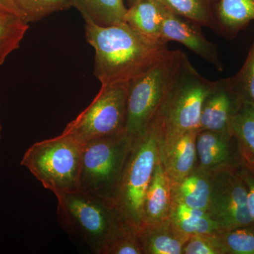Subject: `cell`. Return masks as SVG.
Returning a JSON list of instances; mask_svg holds the SVG:
<instances>
[{"label":"cell","instance_id":"cell-1","mask_svg":"<svg viewBox=\"0 0 254 254\" xmlns=\"http://www.w3.org/2000/svg\"><path fill=\"white\" fill-rule=\"evenodd\" d=\"M87 41L95 50V76L101 85L129 83L166 56L168 43L141 36L127 23L100 26L86 23Z\"/></svg>","mask_w":254,"mask_h":254},{"label":"cell","instance_id":"cell-2","mask_svg":"<svg viewBox=\"0 0 254 254\" xmlns=\"http://www.w3.org/2000/svg\"><path fill=\"white\" fill-rule=\"evenodd\" d=\"M215 82L202 76L187 57L155 115L161 130L160 145L198 130L202 107Z\"/></svg>","mask_w":254,"mask_h":254},{"label":"cell","instance_id":"cell-3","mask_svg":"<svg viewBox=\"0 0 254 254\" xmlns=\"http://www.w3.org/2000/svg\"><path fill=\"white\" fill-rule=\"evenodd\" d=\"M160 124L153 118L146 131L133 140L114 203L125 220L138 228L147 190L160 156Z\"/></svg>","mask_w":254,"mask_h":254},{"label":"cell","instance_id":"cell-4","mask_svg":"<svg viewBox=\"0 0 254 254\" xmlns=\"http://www.w3.org/2000/svg\"><path fill=\"white\" fill-rule=\"evenodd\" d=\"M55 195L62 226L93 253L102 254L113 229L124 218L114 200L80 190Z\"/></svg>","mask_w":254,"mask_h":254},{"label":"cell","instance_id":"cell-5","mask_svg":"<svg viewBox=\"0 0 254 254\" xmlns=\"http://www.w3.org/2000/svg\"><path fill=\"white\" fill-rule=\"evenodd\" d=\"M83 145L67 135L33 143L21 165L54 194L78 190Z\"/></svg>","mask_w":254,"mask_h":254},{"label":"cell","instance_id":"cell-6","mask_svg":"<svg viewBox=\"0 0 254 254\" xmlns=\"http://www.w3.org/2000/svg\"><path fill=\"white\" fill-rule=\"evenodd\" d=\"M187 55L170 50L165 58L128 83L125 133L136 139L145 133Z\"/></svg>","mask_w":254,"mask_h":254},{"label":"cell","instance_id":"cell-7","mask_svg":"<svg viewBox=\"0 0 254 254\" xmlns=\"http://www.w3.org/2000/svg\"><path fill=\"white\" fill-rule=\"evenodd\" d=\"M131 143L123 133L83 145L78 190L114 200Z\"/></svg>","mask_w":254,"mask_h":254},{"label":"cell","instance_id":"cell-8","mask_svg":"<svg viewBox=\"0 0 254 254\" xmlns=\"http://www.w3.org/2000/svg\"><path fill=\"white\" fill-rule=\"evenodd\" d=\"M128 86V83L101 85L91 104L62 133L83 145L125 133Z\"/></svg>","mask_w":254,"mask_h":254},{"label":"cell","instance_id":"cell-9","mask_svg":"<svg viewBox=\"0 0 254 254\" xmlns=\"http://www.w3.org/2000/svg\"><path fill=\"white\" fill-rule=\"evenodd\" d=\"M241 165L212 173L208 212L222 230L254 224L247 205V187Z\"/></svg>","mask_w":254,"mask_h":254},{"label":"cell","instance_id":"cell-10","mask_svg":"<svg viewBox=\"0 0 254 254\" xmlns=\"http://www.w3.org/2000/svg\"><path fill=\"white\" fill-rule=\"evenodd\" d=\"M201 28L168 9L162 26L161 38L166 43L175 41L181 43L213 66L217 71H222L223 64L219 56L218 46L207 39Z\"/></svg>","mask_w":254,"mask_h":254},{"label":"cell","instance_id":"cell-11","mask_svg":"<svg viewBox=\"0 0 254 254\" xmlns=\"http://www.w3.org/2000/svg\"><path fill=\"white\" fill-rule=\"evenodd\" d=\"M243 103L230 77L218 80L205 98L197 132L230 129V120Z\"/></svg>","mask_w":254,"mask_h":254},{"label":"cell","instance_id":"cell-12","mask_svg":"<svg viewBox=\"0 0 254 254\" xmlns=\"http://www.w3.org/2000/svg\"><path fill=\"white\" fill-rule=\"evenodd\" d=\"M195 145L196 168L209 173L242 164L236 140L230 129L197 132Z\"/></svg>","mask_w":254,"mask_h":254},{"label":"cell","instance_id":"cell-13","mask_svg":"<svg viewBox=\"0 0 254 254\" xmlns=\"http://www.w3.org/2000/svg\"><path fill=\"white\" fill-rule=\"evenodd\" d=\"M196 135L195 130L188 131L160 145V158L172 185L182 181L196 168Z\"/></svg>","mask_w":254,"mask_h":254},{"label":"cell","instance_id":"cell-14","mask_svg":"<svg viewBox=\"0 0 254 254\" xmlns=\"http://www.w3.org/2000/svg\"><path fill=\"white\" fill-rule=\"evenodd\" d=\"M172 205L171 182L159 156L145 194L141 225H155L168 220Z\"/></svg>","mask_w":254,"mask_h":254},{"label":"cell","instance_id":"cell-15","mask_svg":"<svg viewBox=\"0 0 254 254\" xmlns=\"http://www.w3.org/2000/svg\"><path fill=\"white\" fill-rule=\"evenodd\" d=\"M137 235L143 254H182L190 238L177 230L170 219L155 225H141Z\"/></svg>","mask_w":254,"mask_h":254},{"label":"cell","instance_id":"cell-16","mask_svg":"<svg viewBox=\"0 0 254 254\" xmlns=\"http://www.w3.org/2000/svg\"><path fill=\"white\" fill-rule=\"evenodd\" d=\"M168 9L159 0H140L127 8L125 22L145 38L163 41L162 26Z\"/></svg>","mask_w":254,"mask_h":254},{"label":"cell","instance_id":"cell-17","mask_svg":"<svg viewBox=\"0 0 254 254\" xmlns=\"http://www.w3.org/2000/svg\"><path fill=\"white\" fill-rule=\"evenodd\" d=\"M213 174L196 168L182 181L172 185L173 201L208 210Z\"/></svg>","mask_w":254,"mask_h":254},{"label":"cell","instance_id":"cell-18","mask_svg":"<svg viewBox=\"0 0 254 254\" xmlns=\"http://www.w3.org/2000/svg\"><path fill=\"white\" fill-rule=\"evenodd\" d=\"M217 21L218 34L234 39L254 21V0H220Z\"/></svg>","mask_w":254,"mask_h":254},{"label":"cell","instance_id":"cell-19","mask_svg":"<svg viewBox=\"0 0 254 254\" xmlns=\"http://www.w3.org/2000/svg\"><path fill=\"white\" fill-rule=\"evenodd\" d=\"M169 219L177 230L189 237L216 235L222 231L208 210L190 208L177 202L173 201Z\"/></svg>","mask_w":254,"mask_h":254},{"label":"cell","instance_id":"cell-20","mask_svg":"<svg viewBox=\"0 0 254 254\" xmlns=\"http://www.w3.org/2000/svg\"><path fill=\"white\" fill-rule=\"evenodd\" d=\"M86 23L100 26L125 22L127 8L125 0H71Z\"/></svg>","mask_w":254,"mask_h":254},{"label":"cell","instance_id":"cell-21","mask_svg":"<svg viewBox=\"0 0 254 254\" xmlns=\"http://www.w3.org/2000/svg\"><path fill=\"white\" fill-rule=\"evenodd\" d=\"M230 130L236 140L242 164L254 170V105L244 101L230 120Z\"/></svg>","mask_w":254,"mask_h":254},{"label":"cell","instance_id":"cell-22","mask_svg":"<svg viewBox=\"0 0 254 254\" xmlns=\"http://www.w3.org/2000/svg\"><path fill=\"white\" fill-rule=\"evenodd\" d=\"M172 12L218 33L220 0H159Z\"/></svg>","mask_w":254,"mask_h":254},{"label":"cell","instance_id":"cell-23","mask_svg":"<svg viewBox=\"0 0 254 254\" xmlns=\"http://www.w3.org/2000/svg\"><path fill=\"white\" fill-rule=\"evenodd\" d=\"M28 29V22L17 14L0 10V66L18 48Z\"/></svg>","mask_w":254,"mask_h":254},{"label":"cell","instance_id":"cell-24","mask_svg":"<svg viewBox=\"0 0 254 254\" xmlns=\"http://www.w3.org/2000/svg\"><path fill=\"white\" fill-rule=\"evenodd\" d=\"M102 254H143L137 228L122 219L113 229Z\"/></svg>","mask_w":254,"mask_h":254},{"label":"cell","instance_id":"cell-25","mask_svg":"<svg viewBox=\"0 0 254 254\" xmlns=\"http://www.w3.org/2000/svg\"><path fill=\"white\" fill-rule=\"evenodd\" d=\"M217 235L223 254H254V224L222 230Z\"/></svg>","mask_w":254,"mask_h":254},{"label":"cell","instance_id":"cell-26","mask_svg":"<svg viewBox=\"0 0 254 254\" xmlns=\"http://www.w3.org/2000/svg\"><path fill=\"white\" fill-rule=\"evenodd\" d=\"M27 22L39 21L57 11L72 6L71 0H12Z\"/></svg>","mask_w":254,"mask_h":254},{"label":"cell","instance_id":"cell-27","mask_svg":"<svg viewBox=\"0 0 254 254\" xmlns=\"http://www.w3.org/2000/svg\"><path fill=\"white\" fill-rule=\"evenodd\" d=\"M230 78L234 88L242 100L254 105V37L250 51L240 71Z\"/></svg>","mask_w":254,"mask_h":254},{"label":"cell","instance_id":"cell-28","mask_svg":"<svg viewBox=\"0 0 254 254\" xmlns=\"http://www.w3.org/2000/svg\"><path fill=\"white\" fill-rule=\"evenodd\" d=\"M217 235L190 237L184 246L182 254H223Z\"/></svg>","mask_w":254,"mask_h":254},{"label":"cell","instance_id":"cell-29","mask_svg":"<svg viewBox=\"0 0 254 254\" xmlns=\"http://www.w3.org/2000/svg\"><path fill=\"white\" fill-rule=\"evenodd\" d=\"M240 168L247 187L249 211L254 224V170L247 168L243 164H242Z\"/></svg>","mask_w":254,"mask_h":254},{"label":"cell","instance_id":"cell-30","mask_svg":"<svg viewBox=\"0 0 254 254\" xmlns=\"http://www.w3.org/2000/svg\"><path fill=\"white\" fill-rule=\"evenodd\" d=\"M0 10H5V11H11L15 14H17L21 16L19 11L16 7V5L14 4L12 0H0Z\"/></svg>","mask_w":254,"mask_h":254},{"label":"cell","instance_id":"cell-31","mask_svg":"<svg viewBox=\"0 0 254 254\" xmlns=\"http://www.w3.org/2000/svg\"><path fill=\"white\" fill-rule=\"evenodd\" d=\"M140 0H127L128 1V6H131V5L134 4L135 3L138 2Z\"/></svg>","mask_w":254,"mask_h":254},{"label":"cell","instance_id":"cell-32","mask_svg":"<svg viewBox=\"0 0 254 254\" xmlns=\"http://www.w3.org/2000/svg\"><path fill=\"white\" fill-rule=\"evenodd\" d=\"M1 122H0V138H1Z\"/></svg>","mask_w":254,"mask_h":254}]
</instances>
